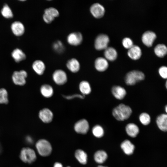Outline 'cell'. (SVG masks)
Masks as SVG:
<instances>
[{"mask_svg":"<svg viewBox=\"0 0 167 167\" xmlns=\"http://www.w3.org/2000/svg\"><path fill=\"white\" fill-rule=\"evenodd\" d=\"M132 113L131 108L124 104H120L112 111V115L117 120L123 121L128 119Z\"/></svg>","mask_w":167,"mask_h":167,"instance_id":"6da1fadb","label":"cell"},{"mask_svg":"<svg viewBox=\"0 0 167 167\" xmlns=\"http://www.w3.org/2000/svg\"><path fill=\"white\" fill-rule=\"evenodd\" d=\"M145 76L142 72L133 70L128 72L125 77V82L128 85H133L144 79Z\"/></svg>","mask_w":167,"mask_h":167,"instance_id":"7a4b0ae2","label":"cell"},{"mask_svg":"<svg viewBox=\"0 0 167 167\" xmlns=\"http://www.w3.org/2000/svg\"><path fill=\"white\" fill-rule=\"evenodd\" d=\"M19 158L23 162L31 164L36 161V155L32 149L29 147H24L20 152Z\"/></svg>","mask_w":167,"mask_h":167,"instance_id":"3957f363","label":"cell"},{"mask_svg":"<svg viewBox=\"0 0 167 167\" xmlns=\"http://www.w3.org/2000/svg\"><path fill=\"white\" fill-rule=\"evenodd\" d=\"M37 151L40 155L43 156H49L51 153L52 148L50 143L45 139H40L36 144Z\"/></svg>","mask_w":167,"mask_h":167,"instance_id":"277c9868","label":"cell"},{"mask_svg":"<svg viewBox=\"0 0 167 167\" xmlns=\"http://www.w3.org/2000/svg\"><path fill=\"white\" fill-rule=\"evenodd\" d=\"M28 76L27 72L24 70L13 72L11 79L15 85L19 86H23L26 83V79Z\"/></svg>","mask_w":167,"mask_h":167,"instance_id":"5b68a950","label":"cell"},{"mask_svg":"<svg viewBox=\"0 0 167 167\" xmlns=\"http://www.w3.org/2000/svg\"><path fill=\"white\" fill-rule=\"evenodd\" d=\"M109 42L108 36L106 34H101L95 39L94 46L95 49L99 50L105 49Z\"/></svg>","mask_w":167,"mask_h":167,"instance_id":"8992f818","label":"cell"},{"mask_svg":"<svg viewBox=\"0 0 167 167\" xmlns=\"http://www.w3.org/2000/svg\"><path fill=\"white\" fill-rule=\"evenodd\" d=\"M59 15V11L56 8L50 7L45 10L43 18L46 23L49 24L54 20L55 17H58Z\"/></svg>","mask_w":167,"mask_h":167,"instance_id":"52a82bcc","label":"cell"},{"mask_svg":"<svg viewBox=\"0 0 167 167\" xmlns=\"http://www.w3.org/2000/svg\"><path fill=\"white\" fill-rule=\"evenodd\" d=\"M83 40L82 34L79 32H72L68 35L67 37L68 43L70 45L77 46L80 45Z\"/></svg>","mask_w":167,"mask_h":167,"instance_id":"ba28073f","label":"cell"},{"mask_svg":"<svg viewBox=\"0 0 167 167\" xmlns=\"http://www.w3.org/2000/svg\"><path fill=\"white\" fill-rule=\"evenodd\" d=\"M53 79L57 84L62 85L67 81V76L65 72L60 69L56 70L53 74Z\"/></svg>","mask_w":167,"mask_h":167,"instance_id":"9c48e42d","label":"cell"},{"mask_svg":"<svg viewBox=\"0 0 167 167\" xmlns=\"http://www.w3.org/2000/svg\"><path fill=\"white\" fill-rule=\"evenodd\" d=\"M90 10L92 15L96 18L102 17L105 13V9L104 6L98 3L92 5L90 7Z\"/></svg>","mask_w":167,"mask_h":167,"instance_id":"30bf717a","label":"cell"},{"mask_svg":"<svg viewBox=\"0 0 167 167\" xmlns=\"http://www.w3.org/2000/svg\"><path fill=\"white\" fill-rule=\"evenodd\" d=\"M89 129V125L87 121L82 119L77 122L75 125L74 129L77 133L84 134L87 133Z\"/></svg>","mask_w":167,"mask_h":167,"instance_id":"8fae6325","label":"cell"},{"mask_svg":"<svg viewBox=\"0 0 167 167\" xmlns=\"http://www.w3.org/2000/svg\"><path fill=\"white\" fill-rule=\"evenodd\" d=\"M11 28L13 33L17 36H22L25 32L24 26L19 21H16L13 22L11 24Z\"/></svg>","mask_w":167,"mask_h":167,"instance_id":"7c38bea8","label":"cell"},{"mask_svg":"<svg viewBox=\"0 0 167 167\" xmlns=\"http://www.w3.org/2000/svg\"><path fill=\"white\" fill-rule=\"evenodd\" d=\"M40 119L43 122L49 123L51 122L53 118L52 112L49 109L45 108L40 110L38 113Z\"/></svg>","mask_w":167,"mask_h":167,"instance_id":"4fadbf2b","label":"cell"},{"mask_svg":"<svg viewBox=\"0 0 167 167\" xmlns=\"http://www.w3.org/2000/svg\"><path fill=\"white\" fill-rule=\"evenodd\" d=\"M156 38L155 33L151 31H147L143 34L142 40L143 43L148 47H150Z\"/></svg>","mask_w":167,"mask_h":167,"instance_id":"5bb4252c","label":"cell"},{"mask_svg":"<svg viewBox=\"0 0 167 167\" xmlns=\"http://www.w3.org/2000/svg\"><path fill=\"white\" fill-rule=\"evenodd\" d=\"M111 92L113 96L117 99L119 100L123 99L126 94L125 89L118 85L113 86L112 88Z\"/></svg>","mask_w":167,"mask_h":167,"instance_id":"9a60e30c","label":"cell"},{"mask_svg":"<svg viewBox=\"0 0 167 167\" xmlns=\"http://www.w3.org/2000/svg\"><path fill=\"white\" fill-rule=\"evenodd\" d=\"M94 65L96 69L100 72L105 71L109 66V63L107 60L101 57H98L96 59Z\"/></svg>","mask_w":167,"mask_h":167,"instance_id":"2e32d148","label":"cell"},{"mask_svg":"<svg viewBox=\"0 0 167 167\" xmlns=\"http://www.w3.org/2000/svg\"><path fill=\"white\" fill-rule=\"evenodd\" d=\"M32 68L36 74L39 75H41L44 72L45 69V66L42 61L40 60H37L33 62Z\"/></svg>","mask_w":167,"mask_h":167,"instance_id":"e0dca14e","label":"cell"},{"mask_svg":"<svg viewBox=\"0 0 167 167\" xmlns=\"http://www.w3.org/2000/svg\"><path fill=\"white\" fill-rule=\"evenodd\" d=\"M156 123L158 127L161 131H166L167 130V115L161 114L157 117Z\"/></svg>","mask_w":167,"mask_h":167,"instance_id":"ac0fdd59","label":"cell"},{"mask_svg":"<svg viewBox=\"0 0 167 167\" xmlns=\"http://www.w3.org/2000/svg\"><path fill=\"white\" fill-rule=\"evenodd\" d=\"M127 54L130 58L132 59L135 60L140 58L142 54V52L139 46L133 45L129 49Z\"/></svg>","mask_w":167,"mask_h":167,"instance_id":"d6986e66","label":"cell"},{"mask_svg":"<svg viewBox=\"0 0 167 167\" xmlns=\"http://www.w3.org/2000/svg\"><path fill=\"white\" fill-rule=\"evenodd\" d=\"M12 57L15 61L19 63L24 60L26 58L25 53L20 49L17 48L14 49L11 53Z\"/></svg>","mask_w":167,"mask_h":167,"instance_id":"ffe728a7","label":"cell"},{"mask_svg":"<svg viewBox=\"0 0 167 167\" xmlns=\"http://www.w3.org/2000/svg\"><path fill=\"white\" fill-rule=\"evenodd\" d=\"M121 147L124 153L127 155L132 154L135 149L134 145L128 140H125L122 143Z\"/></svg>","mask_w":167,"mask_h":167,"instance_id":"44dd1931","label":"cell"},{"mask_svg":"<svg viewBox=\"0 0 167 167\" xmlns=\"http://www.w3.org/2000/svg\"><path fill=\"white\" fill-rule=\"evenodd\" d=\"M127 134L132 137H135L139 132L138 126L135 124L131 123L128 124L126 127Z\"/></svg>","mask_w":167,"mask_h":167,"instance_id":"7402d4cb","label":"cell"},{"mask_svg":"<svg viewBox=\"0 0 167 167\" xmlns=\"http://www.w3.org/2000/svg\"><path fill=\"white\" fill-rule=\"evenodd\" d=\"M66 65L68 69L73 73L78 72L80 68L79 62L75 58H72L69 60L66 63Z\"/></svg>","mask_w":167,"mask_h":167,"instance_id":"603a6c76","label":"cell"},{"mask_svg":"<svg viewBox=\"0 0 167 167\" xmlns=\"http://www.w3.org/2000/svg\"><path fill=\"white\" fill-rule=\"evenodd\" d=\"M105 50L104 55L106 59L113 61L116 59L117 53L115 49L112 47H107Z\"/></svg>","mask_w":167,"mask_h":167,"instance_id":"cb8c5ba5","label":"cell"},{"mask_svg":"<svg viewBox=\"0 0 167 167\" xmlns=\"http://www.w3.org/2000/svg\"><path fill=\"white\" fill-rule=\"evenodd\" d=\"M40 91L41 95L46 98L51 97L54 93V90L52 87L47 84L42 85L41 87Z\"/></svg>","mask_w":167,"mask_h":167,"instance_id":"d4e9b609","label":"cell"},{"mask_svg":"<svg viewBox=\"0 0 167 167\" xmlns=\"http://www.w3.org/2000/svg\"><path fill=\"white\" fill-rule=\"evenodd\" d=\"M107 157V153L105 151L99 150L95 153L94 159L97 163L102 164L105 161Z\"/></svg>","mask_w":167,"mask_h":167,"instance_id":"484cf974","label":"cell"},{"mask_svg":"<svg viewBox=\"0 0 167 167\" xmlns=\"http://www.w3.org/2000/svg\"><path fill=\"white\" fill-rule=\"evenodd\" d=\"M75 156L77 159L80 163L83 165L87 163V155L84 151L80 149L77 150L75 152Z\"/></svg>","mask_w":167,"mask_h":167,"instance_id":"4316f807","label":"cell"},{"mask_svg":"<svg viewBox=\"0 0 167 167\" xmlns=\"http://www.w3.org/2000/svg\"><path fill=\"white\" fill-rule=\"evenodd\" d=\"M155 54L159 57H163L166 54L167 48L166 46L163 44L157 45L154 48Z\"/></svg>","mask_w":167,"mask_h":167,"instance_id":"83f0119b","label":"cell"},{"mask_svg":"<svg viewBox=\"0 0 167 167\" xmlns=\"http://www.w3.org/2000/svg\"><path fill=\"white\" fill-rule=\"evenodd\" d=\"M79 87L80 91L84 95L89 94L91 91L90 84L86 81H81L79 84Z\"/></svg>","mask_w":167,"mask_h":167,"instance_id":"f1b7e54d","label":"cell"},{"mask_svg":"<svg viewBox=\"0 0 167 167\" xmlns=\"http://www.w3.org/2000/svg\"><path fill=\"white\" fill-rule=\"evenodd\" d=\"M2 15L5 18L10 19L13 17V12L10 7L6 4H4L1 10Z\"/></svg>","mask_w":167,"mask_h":167,"instance_id":"f546056e","label":"cell"},{"mask_svg":"<svg viewBox=\"0 0 167 167\" xmlns=\"http://www.w3.org/2000/svg\"><path fill=\"white\" fill-rule=\"evenodd\" d=\"M9 102L8 94L7 90L3 88H0V104L6 105Z\"/></svg>","mask_w":167,"mask_h":167,"instance_id":"4dcf8cb0","label":"cell"},{"mask_svg":"<svg viewBox=\"0 0 167 167\" xmlns=\"http://www.w3.org/2000/svg\"><path fill=\"white\" fill-rule=\"evenodd\" d=\"M139 119L140 122L144 125L149 124L151 122V117L150 115L145 112L142 113L140 114Z\"/></svg>","mask_w":167,"mask_h":167,"instance_id":"1f68e13d","label":"cell"},{"mask_svg":"<svg viewBox=\"0 0 167 167\" xmlns=\"http://www.w3.org/2000/svg\"><path fill=\"white\" fill-rule=\"evenodd\" d=\"M92 132L94 136L97 138L102 137L104 134L103 128L99 125L95 126L92 129Z\"/></svg>","mask_w":167,"mask_h":167,"instance_id":"d6a6232c","label":"cell"},{"mask_svg":"<svg viewBox=\"0 0 167 167\" xmlns=\"http://www.w3.org/2000/svg\"><path fill=\"white\" fill-rule=\"evenodd\" d=\"M53 47L54 49L58 53H61L64 49L63 44L62 42L59 41L54 42L53 44Z\"/></svg>","mask_w":167,"mask_h":167,"instance_id":"836d02e7","label":"cell"},{"mask_svg":"<svg viewBox=\"0 0 167 167\" xmlns=\"http://www.w3.org/2000/svg\"><path fill=\"white\" fill-rule=\"evenodd\" d=\"M122 44L125 48L128 49H129L133 45V41L128 37L125 38L123 39Z\"/></svg>","mask_w":167,"mask_h":167,"instance_id":"e575fe53","label":"cell"},{"mask_svg":"<svg viewBox=\"0 0 167 167\" xmlns=\"http://www.w3.org/2000/svg\"><path fill=\"white\" fill-rule=\"evenodd\" d=\"M159 73L162 78L166 79L167 78V68L165 66H161L158 70Z\"/></svg>","mask_w":167,"mask_h":167,"instance_id":"d590c367","label":"cell"},{"mask_svg":"<svg viewBox=\"0 0 167 167\" xmlns=\"http://www.w3.org/2000/svg\"><path fill=\"white\" fill-rule=\"evenodd\" d=\"M63 96L65 98L68 100H70L74 98L78 97L81 99H84V95L79 94H75L72 95Z\"/></svg>","mask_w":167,"mask_h":167,"instance_id":"8d00e7d4","label":"cell"},{"mask_svg":"<svg viewBox=\"0 0 167 167\" xmlns=\"http://www.w3.org/2000/svg\"><path fill=\"white\" fill-rule=\"evenodd\" d=\"M54 167H63L62 164L58 162H56L54 164Z\"/></svg>","mask_w":167,"mask_h":167,"instance_id":"74e56055","label":"cell"},{"mask_svg":"<svg viewBox=\"0 0 167 167\" xmlns=\"http://www.w3.org/2000/svg\"><path fill=\"white\" fill-rule=\"evenodd\" d=\"M165 112L166 113L167 112V105H166V106H165Z\"/></svg>","mask_w":167,"mask_h":167,"instance_id":"f35d334b","label":"cell"},{"mask_svg":"<svg viewBox=\"0 0 167 167\" xmlns=\"http://www.w3.org/2000/svg\"><path fill=\"white\" fill-rule=\"evenodd\" d=\"M97 167H108L105 166H104L102 165H99L98 166H97Z\"/></svg>","mask_w":167,"mask_h":167,"instance_id":"ab89813d","label":"cell"},{"mask_svg":"<svg viewBox=\"0 0 167 167\" xmlns=\"http://www.w3.org/2000/svg\"><path fill=\"white\" fill-rule=\"evenodd\" d=\"M167 81H166V83H165V87L166 88H167Z\"/></svg>","mask_w":167,"mask_h":167,"instance_id":"60d3db41","label":"cell"},{"mask_svg":"<svg viewBox=\"0 0 167 167\" xmlns=\"http://www.w3.org/2000/svg\"><path fill=\"white\" fill-rule=\"evenodd\" d=\"M70 167L68 166V167Z\"/></svg>","mask_w":167,"mask_h":167,"instance_id":"b9f144b4","label":"cell"}]
</instances>
